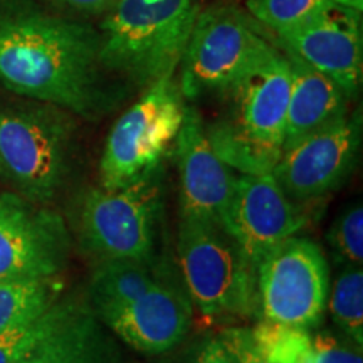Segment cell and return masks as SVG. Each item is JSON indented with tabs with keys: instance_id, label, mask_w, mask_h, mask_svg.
Returning <instances> with one entry per match:
<instances>
[{
	"instance_id": "6da1fadb",
	"label": "cell",
	"mask_w": 363,
	"mask_h": 363,
	"mask_svg": "<svg viewBox=\"0 0 363 363\" xmlns=\"http://www.w3.org/2000/svg\"><path fill=\"white\" fill-rule=\"evenodd\" d=\"M99 30L38 9L0 13V84L17 96L94 118L108 106Z\"/></svg>"
},
{
	"instance_id": "7a4b0ae2",
	"label": "cell",
	"mask_w": 363,
	"mask_h": 363,
	"mask_svg": "<svg viewBox=\"0 0 363 363\" xmlns=\"http://www.w3.org/2000/svg\"><path fill=\"white\" fill-rule=\"evenodd\" d=\"M291 66L283 49L244 76L224 96L227 116L207 126L214 152L239 174H271L284 145Z\"/></svg>"
},
{
	"instance_id": "3957f363",
	"label": "cell",
	"mask_w": 363,
	"mask_h": 363,
	"mask_svg": "<svg viewBox=\"0 0 363 363\" xmlns=\"http://www.w3.org/2000/svg\"><path fill=\"white\" fill-rule=\"evenodd\" d=\"M74 148L72 113L33 99L0 104V177L21 197L52 202L71 174Z\"/></svg>"
},
{
	"instance_id": "277c9868",
	"label": "cell",
	"mask_w": 363,
	"mask_h": 363,
	"mask_svg": "<svg viewBox=\"0 0 363 363\" xmlns=\"http://www.w3.org/2000/svg\"><path fill=\"white\" fill-rule=\"evenodd\" d=\"M197 13L195 0H116L99 29L104 67L143 88L174 74Z\"/></svg>"
},
{
	"instance_id": "5b68a950",
	"label": "cell",
	"mask_w": 363,
	"mask_h": 363,
	"mask_svg": "<svg viewBox=\"0 0 363 363\" xmlns=\"http://www.w3.org/2000/svg\"><path fill=\"white\" fill-rule=\"evenodd\" d=\"M262 26L235 6L197 13L182 57L180 91L185 99L225 94L276 52Z\"/></svg>"
},
{
	"instance_id": "8992f818",
	"label": "cell",
	"mask_w": 363,
	"mask_h": 363,
	"mask_svg": "<svg viewBox=\"0 0 363 363\" xmlns=\"http://www.w3.org/2000/svg\"><path fill=\"white\" fill-rule=\"evenodd\" d=\"M179 261L185 291L206 316H249L257 310L256 271L224 227L180 214Z\"/></svg>"
},
{
	"instance_id": "52a82bcc",
	"label": "cell",
	"mask_w": 363,
	"mask_h": 363,
	"mask_svg": "<svg viewBox=\"0 0 363 363\" xmlns=\"http://www.w3.org/2000/svg\"><path fill=\"white\" fill-rule=\"evenodd\" d=\"M162 214V172H152L123 189L86 190L76 230L83 247L98 261L155 259Z\"/></svg>"
},
{
	"instance_id": "ba28073f",
	"label": "cell",
	"mask_w": 363,
	"mask_h": 363,
	"mask_svg": "<svg viewBox=\"0 0 363 363\" xmlns=\"http://www.w3.org/2000/svg\"><path fill=\"white\" fill-rule=\"evenodd\" d=\"M185 108L174 74L150 84L108 135L99 160L101 187L123 189L160 169L184 123Z\"/></svg>"
},
{
	"instance_id": "9c48e42d",
	"label": "cell",
	"mask_w": 363,
	"mask_h": 363,
	"mask_svg": "<svg viewBox=\"0 0 363 363\" xmlns=\"http://www.w3.org/2000/svg\"><path fill=\"white\" fill-rule=\"evenodd\" d=\"M262 320L313 330L321 325L330 293V269L321 247L293 235L278 244L256 269Z\"/></svg>"
},
{
	"instance_id": "30bf717a",
	"label": "cell",
	"mask_w": 363,
	"mask_h": 363,
	"mask_svg": "<svg viewBox=\"0 0 363 363\" xmlns=\"http://www.w3.org/2000/svg\"><path fill=\"white\" fill-rule=\"evenodd\" d=\"M69 252V230L56 211L0 194V283L59 278Z\"/></svg>"
},
{
	"instance_id": "8fae6325",
	"label": "cell",
	"mask_w": 363,
	"mask_h": 363,
	"mask_svg": "<svg viewBox=\"0 0 363 363\" xmlns=\"http://www.w3.org/2000/svg\"><path fill=\"white\" fill-rule=\"evenodd\" d=\"M360 143V115H347L284 150L271 174L291 201H318L337 190L352 174Z\"/></svg>"
},
{
	"instance_id": "7c38bea8",
	"label": "cell",
	"mask_w": 363,
	"mask_h": 363,
	"mask_svg": "<svg viewBox=\"0 0 363 363\" xmlns=\"http://www.w3.org/2000/svg\"><path fill=\"white\" fill-rule=\"evenodd\" d=\"M276 38L281 49L333 79L350 99L357 96L363 74L360 6L331 4Z\"/></svg>"
},
{
	"instance_id": "4fadbf2b",
	"label": "cell",
	"mask_w": 363,
	"mask_h": 363,
	"mask_svg": "<svg viewBox=\"0 0 363 363\" xmlns=\"http://www.w3.org/2000/svg\"><path fill=\"white\" fill-rule=\"evenodd\" d=\"M305 212L283 192L272 174L235 175L222 227L249 264L257 269L266 254L306 225Z\"/></svg>"
},
{
	"instance_id": "5bb4252c",
	"label": "cell",
	"mask_w": 363,
	"mask_h": 363,
	"mask_svg": "<svg viewBox=\"0 0 363 363\" xmlns=\"http://www.w3.org/2000/svg\"><path fill=\"white\" fill-rule=\"evenodd\" d=\"M98 318L133 350L160 355L174 350L187 337L194 303L185 288L162 278L128 305L104 311Z\"/></svg>"
},
{
	"instance_id": "9a60e30c",
	"label": "cell",
	"mask_w": 363,
	"mask_h": 363,
	"mask_svg": "<svg viewBox=\"0 0 363 363\" xmlns=\"http://www.w3.org/2000/svg\"><path fill=\"white\" fill-rule=\"evenodd\" d=\"M180 175L182 214L202 217L222 225L233 197L235 175L208 142L206 123L194 106L185 108L175 143Z\"/></svg>"
},
{
	"instance_id": "2e32d148",
	"label": "cell",
	"mask_w": 363,
	"mask_h": 363,
	"mask_svg": "<svg viewBox=\"0 0 363 363\" xmlns=\"http://www.w3.org/2000/svg\"><path fill=\"white\" fill-rule=\"evenodd\" d=\"M21 363H125V360L88 301L61 298L56 323Z\"/></svg>"
},
{
	"instance_id": "e0dca14e",
	"label": "cell",
	"mask_w": 363,
	"mask_h": 363,
	"mask_svg": "<svg viewBox=\"0 0 363 363\" xmlns=\"http://www.w3.org/2000/svg\"><path fill=\"white\" fill-rule=\"evenodd\" d=\"M284 54L291 66V91L283 152L306 136L347 116L350 101V98L333 79L306 65L294 54L288 51H284Z\"/></svg>"
},
{
	"instance_id": "ac0fdd59",
	"label": "cell",
	"mask_w": 363,
	"mask_h": 363,
	"mask_svg": "<svg viewBox=\"0 0 363 363\" xmlns=\"http://www.w3.org/2000/svg\"><path fill=\"white\" fill-rule=\"evenodd\" d=\"M163 278L157 261H98L89 281L88 305L94 315L128 305Z\"/></svg>"
},
{
	"instance_id": "d6986e66",
	"label": "cell",
	"mask_w": 363,
	"mask_h": 363,
	"mask_svg": "<svg viewBox=\"0 0 363 363\" xmlns=\"http://www.w3.org/2000/svg\"><path fill=\"white\" fill-rule=\"evenodd\" d=\"M59 278L0 283V331L39 315L61 296Z\"/></svg>"
},
{
	"instance_id": "ffe728a7",
	"label": "cell",
	"mask_w": 363,
	"mask_h": 363,
	"mask_svg": "<svg viewBox=\"0 0 363 363\" xmlns=\"http://www.w3.org/2000/svg\"><path fill=\"white\" fill-rule=\"evenodd\" d=\"M330 316L352 343L363 345V271L362 266H345L330 286Z\"/></svg>"
},
{
	"instance_id": "44dd1931",
	"label": "cell",
	"mask_w": 363,
	"mask_h": 363,
	"mask_svg": "<svg viewBox=\"0 0 363 363\" xmlns=\"http://www.w3.org/2000/svg\"><path fill=\"white\" fill-rule=\"evenodd\" d=\"M251 331L257 352L271 363H311L310 330L261 320Z\"/></svg>"
},
{
	"instance_id": "7402d4cb",
	"label": "cell",
	"mask_w": 363,
	"mask_h": 363,
	"mask_svg": "<svg viewBox=\"0 0 363 363\" xmlns=\"http://www.w3.org/2000/svg\"><path fill=\"white\" fill-rule=\"evenodd\" d=\"M337 2L357 4L355 0H247L246 9L262 27L278 34Z\"/></svg>"
},
{
	"instance_id": "603a6c76",
	"label": "cell",
	"mask_w": 363,
	"mask_h": 363,
	"mask_svg": "<svg viewBox=\"0 0 363 363\" xmlns=\"http://www.w3.org/2000/svg\"><path fill=\"white\" fill-rule=\"evenodd\" d=\"M59 296L39 315L22 320L0 331V363H21L40 338L52 328L59 315Z\"/></svg>"
},
{
	"instance_id": "cb8c5ba5",
	"label": "cell",
	"mask_w": 363,
	"mask_h": 363,
	"mask_svg": "<svg viewBox=\"0 0 363 363\" xmlns=\"http://www.w3.org/2000/svg\"><path fill=\"white\" fill-rule=\"evenodd\" d=\"M330 246L345 266H362L363 261V207L360 203L345 211L330 230Z\"/></svg>"
},
{
	"instance_id": "d4e9b609",
	"label": "cell",
	"mask_w": 363,
	"mask_h": 363,
	"mask_svg": "<svg viewBox=\"0 0 363 363\" xmlns=\"http://www.w3.org/2000/svg\"><path fill=\"white\" fill-rule=\"evenodd\" d=\"M311 363H363L362 348L355 343H347L331 331L311 335Z\"/></svg>"
},
{
	"instance_id": "484cf974",
	"label": "cell",
	"mask_w": 363,
	"mask_h": 363,
	"mask_svg": "<svg viewBox=\"0 0 363 363\" xmlns=\"http://www.w3.org/2000/svg\"><path fill=\"white\" fill-rule=\"evenodd\" d=\"M219 337L238 363H271L257 352L249 328H227Z\"/></svg>"
},
{
	"instance_id": "4316f807",
	"label": "cell",
	"mask_w": 363,
	"mask_h": 363,
	"mask_svg": "<svg viewBox=\"0 0 363 363\" xmlns=\"http://www.w3.org/2000/svg\"><path fill=\"white\" fill-rule=\"evenodd\" d=\"M189 363H238L235 357L230 353L220 337L207 338L197 352L194 353L192 360Z\"/></svg>"
},
{
	"instance_id": "83f0119b",
	"label": "cell",
	"mask_w": 363,
	"mask_h": 363,
	"mask_svg": "<svg viewBox=\"0 0 363 363\" xmlns=\"http://www.w3.org/2000/svg\"><path fill=\"white\" fill-rule=\"evenodd\" d=\"M54 6L79 12H108L116 0H48Z\"/></svg>"
}]
</instances>
